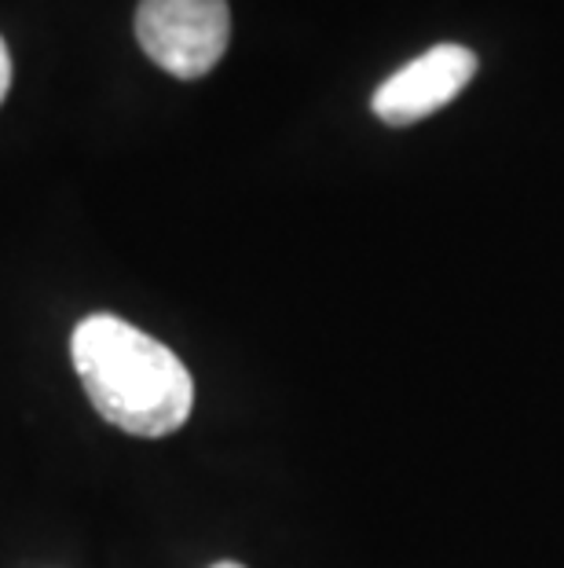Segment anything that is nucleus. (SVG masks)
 I'll list each match as a JSON object with an SVG mask.
<instances>
[{
  "label": "nucleus",
  "mask_w": 564,
  "mask_h": 568,
  "mask_svg": "<svg viewBox=\"0 0 564 568\" xmlns=\"http://www.w3.org/2000/svg\"><path fill=\"white\" fill-rule=\"evenodd\" d=\"M213 568H246V565H238V561H217Z\"/></svg>",
  "instance_id": "nucleus-5"
},
{
  "label": "nucleus",
  "mask_w": 564,
  "mask_h": 568,
  "mask_svg": "<svg viewBox=\"0 0 564 568\" xmlns=\"http://www.w3.org/2000/svg\"><path fill=\"white\" fill-rule=\"evenodd\" d=\"M136 41L165 74L206 78L232 41V8L227 0H140Z\"/></svg>",
  "instance_id": "nucleus-2"
},
{
  "label": "nucleus",
  "mask_w": 564,
  "mask_h": 568,
  "mask_svg": "<svg viewBox=\"0 0 564 568\" xmlns=\"http://www.w3.org/2000/svg\"><path fill=\"white\" fill-rule=\"evenodd\" d=\"M8 89H11V55H8L4 38H0V103H4Z\"/></svg>",
  "instance_id": "nucleus-4"
},
{
  "label": "nucleus",
  "mask_w": 564,
  "mask_h": 568,
  "mask_svg": "<svg viewBox=\"0 0 564 568\" xmlns=\"http://www.w3.org/2000/svg\"><path fill=\"white\" fill-rule=\"evenodd\" d=\"M70 356L92 407L132 437H170L195 407V382L170 345L117 316H89L70 337Z\"/></svg>",
  "instance_id": "nucleus-1"
},
{
  "label": "nucleus",
  "mask_w": 564,
  "mask_h": 568,
  "mask_svg": "<svg viewBox=\"0 0 564 568\" xmlns=\"http://www.w3.org/2000/svg\"><path fill=\"white\" fill-rule=\"evenodd\" d=\"M476 74V52L465 44H433L425 55L411 59L403 70L381 84L370 100V111H375L381 122L392 129L414 125L422 118L443 111L454 95H459L465 84Z\"/></svg>",
  "instance_id": "nucleus-3"
}]
</instances>
